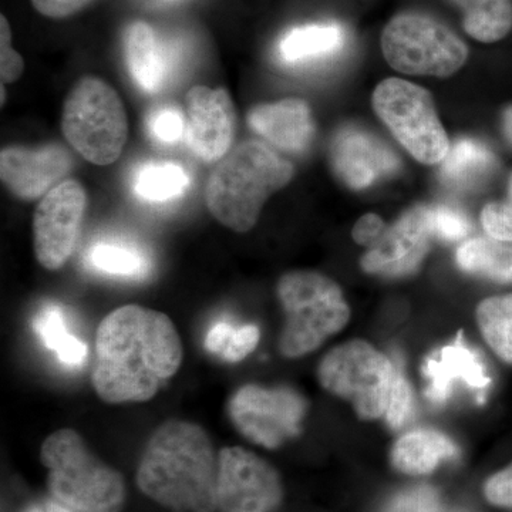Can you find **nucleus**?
I'll use <instances>...</instances> for the list:
<instances>
[{
	"label": "nucleus",
	"instance_id": "nucleus-15",
	"mask_svg": "<svg viewBox=\"0 0 512 512\" xmlns=\"http://www.w3.org/2000/svg\"><path fill=\"white\" fill-rule=\"evenodd\" d=\"M72 168V154L56 143L39 148L8 147L0 153L2 183L20 200L43 197L63 183Z\"/></svg>",
	"mask_w": 512,
	"mask_h": 512
},
{
	"label": "nucleus",
	"instance_id": "nucleus-19",
	"mask_svg": "<svg viewBox=\"0 0 512 512\" xmlns=\"http://www.w3.org/2000/svg\"><path fill=\"white\" fill-rule=\"evenodd\" d=\"M124 49L137 86L146 93L160 92L170 73V56L153 26L141 20L128 26Z\"/></svg>",
	"mask_w": 512,
	"mask_h": 512
},
{
	"label": "nucleus",
	"instance_id": "nucleus-6",
	"mask_svg": "<svg viewBox=\"0 0 512 512\" xmlns=\"http://www.w3.org/2000/svg\"><path fill=\"white\" fill-rule=\"evenodd\" d=\"M62 131L70 147L89 163H116L128 138L123 101L100 77H83L64 101Z\"/></svg>",
	"mask_w": 512,
	"mask_h": 512
},
{
	"label": "nucleus",
	"instance_id": "nucleus-24",
	"mask_svg": "<svg viewBox=\"0 0 512 512\" xmlns=\"http://www.w3.org/2000/svg\"><path fill=\"white\" fill-rule=\"evenodd\" d=\"M494 168V156L476 140H460L441 163V180L458 188L476 187Z\"/></svg>",
	"mask_w": 512,
	"mask_h": 512
},
{
	"label": "nucleus",
	"instance_id": "nucleus-41",
	"mask_svg": "<svg viewBox=\"0 0 512 512\" xmlns=\"http://www.w3.org/2000/svg\"><path fill=\"white\" fill-rule=\"evenodd\" d=\"M508 201L512 202V175L510 180V185H508Z\"/></svg>",
	"mask_w": 512,
	"mask_h": 512
},
{
	"label": "nucleus",
	"instance_id": "nucleus-39",
	"mask_svg": "<svg viewBox=\"0 0 512 512\" xmlns=\"http://www.w3.org/2000/svg\"><path fill=\"white\" fill-rule=\"evenodd\" d=\"M504 133L512 144V107L505 111L503 119Z\"/></svg>",
	"mask_w": 512,
	"mask_h": 512
},
{
	"label": "nucleus",
	"instance_id": "nucleus-23",
	"mask_svg": "<svg viewBox=\"0 0 512 512\" xmlns=\"http://www.w3.org/2000/svg\"><path fill=\"white\" fill-rule=\"evenodd\" d=\"M463 13L467 35L483 43L504 39L512 29V0H451Z\"/></svg>",
	"mask_w": 512,
	"mask_h": 512
},
{
	"label": "nucleus",
	"instance_id": "nucleus-11",
	"mask_svg": "<svg viewBox=\"0 0 512 512\" xmlns=\"http://www.w3.org/2000/svg\"><path fill=\"white\" fill-rule=\"evenodd\" d=\"M87 192L76 180L57 184L37 204L33 214V248L47 271L67 264L76 248L87 210Z\"/></svg>",
	"mask_w": 512,
	"mask_h": 512
},
{
	"label": "nucleus",
	"instance_id": "nucleus-38",
	"mask_svg": "<svg viewBox=\"0 0 512 512\" xmlns=\"http://www.w3.org/2000/svg\"><path fill=\"white\" fill-rule=\"evenodd\" d=\"M386 229V225H384L379 215L366 214L356 222L355 227H353L352 237L355 239L356 244L372 248L383 237Z\"/></svg>",
	"mask_w": 512,
	"mask_h": 512
},
{
	"label": "nucleus",
	"instance_id": "nucleus-7",
	"mask_svg": "<svg viewBox=\"0 0 512 512\" xmlns=\"http://www.w3.org/2000/svg\"><path fill=\"white\" fill-rule=\"evenodd\" d=\"M384 59L410 76L450 77L466 64L468 47L448 26L424 13L394 16L382 33Z\"/></svg>",
	"mask_w": 512,
	"mask_h": 512
},
{
	"label": "nucleus",
	"instance_id": "nucleus-36",
	"mask_svg": "<svg viewBox=\"0 0 512 512\" xmlns=\"http://www.w3.org/2000/svg\"><path fill=\"white\" fill-rule=\"evenodd\" d=\"M484 494L495 507L512 508V464L488 478Z\"/></svg>",
	"mask_w": 512,
	"mask_h": 512
},
{
	"label": "nucleus",
	"instance_id": "nucleus-29",
	"mask_svg": "<svg viewBox=\"0 0 512 512\" xmlns=\"http://www.w3.org/2000/svg\"><path fill=\"white\" fill-rule=\"evenodd\" d=\"M258 326H234L228 322H217L205 338V348L212 355L220 356L228 363L242 362L251 355L259 343Z\"/></svg>",
	"mask_w": 512,
	"mask_h": 512
},
{
	"label": "nucleus",
	"instance_id": "nucleus-10",
	"mask_svg": "<svg viewBox=\"0 0 512 512\" xmlns=\"http://www.w3.org/2000/svg\"><path fill=\"white\" fill-rule=\"evenodd\" d=\"M305 414V399L286 387L266 389L245 384L228 402V416L235 429L245 439L269 450L299 436Z\"/></svg>",
	"mask_w": 512,
	"mask_h": 512
},
{
	"label": "nucleus",
	"instance_id": "nucleus-1",
	"mask_svg": "<svg viewBox=\"0 0 512 512\" xmlns=\"http://www.w3.org/2000/svg\"><path fill=\"white\" fill-rule=\"evenodd\" d=\"M183 360V340L165 313L120 306L97 328L94 392L109 404L148 402L173 379Z\"/></svg>",
	"mask_w": 512,
	"mask_h": 512
},
{
	"label": "nucleus",
	"instance_id": "nucleus-21",
	"mask_svg": "<svg viewBox=\"0 0 512 512\" xmlns=\"http://www.w3.org/2000/svg\"><path fill=\"white\" fill-rule=\"evenodd\" d=\"M346 33L338 23H313L286 32L278 52L286 63H306L336 55L345 45Z\"/></svg>",
	"mask_w": 512,
	"mask_h": 512
},
{
	"label": "nucleus",
	"instance_id": "nucleus-27",
	"mask_svg": "<svg viewBox=\"0 0 512 512\" xmlns=\"http://www.w3.org/2000/svg\"><path fill=\"white\" fill-rule=\"evenodd\" d=\"M190 187V177L174 163L144 165L134 180V191L143 200L165 202L181 197Z\"/></svg>",
	"mask_w": 512,
	"mask_h": 512
},
{
	"label": "nucleus",
	"instance_id": "nucleus-18",
	"mask_svg": "<svg viewBox=\"0 0 512 512\" xmlns=\"http://www.w3.org/2000/svg\"><path fill=\"white\" fill-rule=\"evenodd\" d=\"M248 124L276 150L301 154L315 137V121L308 104L299 99L259 104L248 113Z\"/></svg>",
	"mask_w": 512,
	"mask_h": 512
},
{
	"label": "nucleus",
	"instance_id": "nucleus-35",
	"mask_svg": "<svg viewBox=\"0 0 512 512\" xmlns=\"http://www.w3.org/2000/svg\"><path fill=\"white\" fill-rule=\"evenodd\" d=\"M151 136L164 144H173L184 137L185 121L180 111L163 109L153 114L150 120Z\"/></svg>",
	"mask_w": 512,
	"mask_h": 512
},
{
	"label": "nucleus",
	"instance_id": "nucleus-8",
	"mask_svg": "<svg viewBox=\"0 0 512 512\" xmlns=\"http://www.w3.org/2000/svg\"><path fill=\"white\" fill-rule=\"evenodd\" d=\"M373 109L417 161L434 165L446 160L450 140L424 87L397 77L383 80L373 93Z\"/></svg>",
	"mask_w": 512,
	"mask_h": 512
},
{
	"label": "nucleus",
	"instance_id": "nucleus-4",
	"mask_svg": "<svg viewBox=\"0 0 512 512\" xmlns=\"http://www.w3.org/2000/svg\"><path fill=\"white\" fill-rule=\"evenodd\" d=\"M47 485L60 503L80 512H120L126 483L119 471L92 453L79 431L60 429L40 448Z\"/></svg>",
	"mask_w": 512,
	"mask_h": 512
},
{
	"label": "nucleus",
	"instance_id": "nucleus-40",
	"mask_svg": "<svg viewBox=\"0 0 512 512\" xmlns=\"http://www.w3.org/2000/svg\"><path fill=\"white\" fill-rule=\"evenodd\" d=\"M47 512H72L69 508L59 503H49L46 508Z\"/></svg>",
	"mask_w": 512,
	"mask_h": 512
},
{
	"label": "nucleus",
	"instance_id": "nucleus-20",
	"mask_svg": "<svg viewBox=\"0 0 512 512\" xmlns=\"http://www.w3.org/2000/svg\"><path fill=\"white\" fill-rule=\"evenodd\" d=\"M458 450L444 434L434 430H414L396 441L392 463L397 470L410 476L433 473L441 461L456 457Z\"/></svg>",
	"mask_w": 512,
	"mask_h": 512
},
{
	"label": "nucleus",
	"instance_id": "nucleus-31",
	"mask_svg": "<svg viewBox=\"0 0 512 512\" xmlns=\"http://www.w3.org/2000/svg\"><path fill=\"white\" fill-rule=\"evenodd\" d=\"M481 224L488 237L495 241L512 242V202L497 201L485 205L481 212Z\"/></svg>",
	"mask_w": 512,
	"mask_h": 512
},
{
	"label": "nucleus",
	"instance_id": "nucleus-34",
	"mask_svg": "<svg viewBox=\"0 0 512 512\" xmlns=\"http://www.w3.org/2000/svg\"><path fill=\"white\" fill-rule=\"evenodd\" d=\"M387 512H446L439 495L431 488L420 487L397 495Z\"/></svg>",
	"mask_w": 512,
	"mask_h": 512
},
{
	"label": "nucleus",
	"instance_id": "nucleus-14",
	"mask_svg": "<svg viewBox=\"0 0 512 512\" xmlns=\"http://www.w3.org/2000/svg\"><path fill=\"white\" fill-rule=\"evenodd\" d=\"M433 215L423 205L404 212L383 237L363 255L367 274L399 278L417 271L429 252L433 237Z\"/></svg>",
	"mask_w": 512,
	"mask_h": 512
},
{
	"label": "nucleus",
	"instance_id": "nucleus-30",
	"mask_svg": "<svg viewBox=\"0 0 512 512\" xmlns=\"http://www.w3.org/2000/svg\"><path fill=\"white\" fill-rule=\"evenodd\" d=\"M413 413V393L410 384L404 379L402 373L397 370L394 376L392 390H390L389 403H387L386 417L387 424L393 430L402 429L409 421Z\"/></svg>",
	"mask_w": 512,
	"mask_h": 512
},
{
	"label": "nucleus",
	"instance_id": "nucleus-42",
	"mask_svg": "<svg viewBox=\"0 0 512 512\" xmlns=\"http://www.w3.org/2000/svg\"><path fill=\"white\" fill-rule=\"evenodd\" d=\"M26 512H43L42 510H40V508H37V507H32V508H29L28 511Z\"/></svg>",
	"mask_w": 512,
	"mask_h": 512
},
{
	"label": "nucleus",
	"instance_id": "nucleus-33",
	"mask_svg": "<svg viewBox=\"0 0 512 512\" xmlns=\"http://www.w3.org/2000/svg\"><path fill=\"white\" fill-rule=\"evenodd\" d=\"M25 72V60L13 49L12 30L5 15L0 16V77L3 84L15 83Z\"/></svg>",
	"mask_w": 512,
	"mask_h": 512
},
{
	"label": "nucleus",
	"instance_id": "nucleus-37",
	"mask_svg": "<svg viewBox=\"0 0 512 512\" xmlns=\"http://www.w3.org/2000/svg\"><path fill=\"white\" fill-rule=\"evenodd\" d=\"M33 8L52 19H64L82 12L96 0H30Z\"/></svg>",
	"mask_w": 512,
	"mask_h": 512
},
{
	"label": "nucleus",
	"instance_id": "nucleus-9",
	"mask_svg": "<svg viewBox=\"0 0 512 512\" xmlns=\"http://www.w3.org/2000/svg\"><path fill=\"white\" fill-rule=\"evenodd\" d=\"M396 372L389 357L365 340H352L323 357L318 377L323 389L349 400L357 416L375 420L386 413Z\"/></svg>",
	"mask_w": 512,
	"mask_h": 512
},
{
	"label": "nucleus",
	"instance_id": "nucleus-17",
	"mask_svg": "<svg viewBox=\"0 0 512 512\" xmlns=\"http://www.w3.org/2000/svg\"><path fill=\"white\" fill-rule=\"evenodd\" d=\"M423 375L427 380V399L434 404L446 403L457 383H464L468 389L481 394L491 383L483 360L468 348L463 335L431 356L424 363Z\"/></svg>",
	"mask_w": 512,
	"mask_h": 512
},
{
	"label": "nucleus",
	"instance_id": "nucleus-3",
	"mask_svg": "<svg viewBox=\"0 0 512 512\" xmlns=\"http://www.w3.org/2000/svg\"><path fill=\"white\" fill-rule=\"evenodd\" d=\"M295 168L264 141L238 144L212 171L205 202L212 217L238 234L251 231L265 202L291 183Z\"/></svg>",
	"mask_w": 512,
	"mask_h": 512
},
{
	"label": "nucleus",
	"instance_id": "nucleus-32",
	"mask_svg": "<svg viewBox=\"0 0 512 512\" xmlns=\"http://www.w3.org/2000/svg\"><path fill=\"white\" fill-rule=\"evenodd\" d=\"M431 215H433L434 235L444 241H460V239L466 238L470 232V221L457 208L441 205V207L431 210Z\"/></svg>",
	"mask_w": 512,
	"mask_h": 512
},
{
	"label": "nucleus",
	"instance_id": "nucleus-28",
	"mask_svg": "<svg viewBox=\"0 0 512 512\" xmlns=\"http://www.w3.org/2000/svg\"><path fill=\"white\" fill-rule=\"evenodd\" d=\"M87 259L96 271L124 278H140L148 269L143 251L123 242H99Z\"/></svg>",
	"mask_w": 512,
	"mask_h": 512
},
{
	"label": "nucleus",
	"instance_id": "nucleus-2",
	"mask_svg": "<svg viewBox=\"0 0 512 512\" xmlns=\"http://www.w3.org/2000/svg\"><path fill=\"white\" fill-rule=\"evenodd\" d=\"M137 485L163 507L175 511L218 510V454L200 424L168 420L147 441Z\"/></svg>",
	"mask_w": 512,
	"mask_h": 512
},
{
	"label": "nucleus",
	"instance_id": "nucleus-22",
	"mask_svg": "<svg viewBox=\"0 0 512 512\" xmlns=\"http://www.w3.org/2000/svg\"><path fill=\"white\" fill-rule=\"evenodd\" d=\"M457 264L468 274L511 284L512 245L493 238L470 239L458 248Z\"/></svg>",
	"mask_w": 512,
	"mask_h": 512
},
{
	"label": "nucleus",
	"instance_id": "nucleus-5",
	"mask_svg": "<svg viewBox=\"0 0 512 512\" xmlns=\"http://www.w3.org/2000/svg\"><path fill=\"white\" fill-rule=\"evenodd\" d=\"M279 302L285 325L279 350L288 359L315 352L348 325L350 309L342 289L328 276L315 271H292L279 279Z\"/></svg>",
	"mask_w": 512,
	"mask_h": 512
},
{
	"label": "nucleus",
	"instance_id": "nucleus-26",
	"mask_svg": "<svg viewBox=\"0 0 512 512\" xmlns=\"http://www.w3.org/2000/svg\"><path fill=\"white\" fill-rule=\"evenodd\" d=\"M477 323L495 355L512 365V295L484 299L477 308Z\"/></svg>",
	"mask_w": 512,
	"mask_h": 512
},
{
	"label": "nucleus",
	"instance_id": "nucleus-13",
	"mask_svg": "<svg viewBox=\"0 0 512 512\" xmlns=\"http://www.w3.org/2000/svg\"><path fill=\"white\" fill-rule=\"evenodd\" d=\"M237 113L227 89L191 87L187 94L185 143L198 160L220 163L232 150Z\"/></svg>",
	"mask_w": 512,
	"mask_h": 512
},
{
	"label": "nucleus",
	"instance_id": "nucleus-16",
	"mask_svg": "<svg viewBox=\"0 0 512 512\" xmlns=\"http://www.w3.org/2000/svg\"><path fill=\"white\" fill-rule=\"evenodd\" d=\"M330 160L340 180L353 190H365L399 168V160L390 148L355 127L340 128L335 134Z\"/></svg>",
	"mask_w": 512,
	"mask_h": 512
},
{
	"label": "nucleus",
	"instance_id": "nucleus-12",
	"mask_svg": "<svg viewBox=\"0 0 512 512\" xmlns=\"http://www.w3.org/2000/svg\"><path fill=\"white\" fill-rule=\"evenodd\" d=\"M281 477L268 461L242 447L218 453V510L271 512L281 503Z\"/></svg>",
	"mask_w": 512,
	"mask_h": 512
},
{
	"label": "nucleus",
	"instance_id": "nucleus-25",
	"mask_svg": "<svg viewBox=\"0 0 512 512\" xmlns=\"http://www.w3.org/2000/svg\"><path fill=\"white\" fill-rule=\"evenodd\" d=\"M33 328L47 349L56 353L64 366L82 367L89 350L82 340L67 329L63 312L57 306L49 305L37 312Z\"/></svg>",
	"mask_w": 512,
	"mask_h": 512
}]
</instances>
